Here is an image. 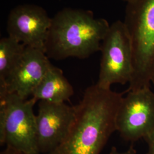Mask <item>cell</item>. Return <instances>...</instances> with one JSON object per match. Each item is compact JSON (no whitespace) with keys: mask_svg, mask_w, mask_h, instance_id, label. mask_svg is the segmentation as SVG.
I'll use <instances>...</instances> for the list:
<instances>
[{"mask_svg":"<svg viewBox=\"0 0 154 154\" xmlns=\"http://www.w3.org/2000/svg\"><path fill=\"white\" fill-rule=\"evenodd\" d=\"M100 51V70L96 85L110 89L114 84L129 83L134 72L132 46L124 22L118 20L110 25Z\"/></svg>","mask_w":154,"mask_h":154,"instance_id":"5","label":"cell"},{"mask_svg":"<svg viewBox=\"0 0 154 154\" xmlns=\"http://www.w3.org/2000/svg\"><path fill=\"white\" fill-rule=\"evenodd\" d=\"M122 1H125V2H128L130 1L131 0H122Z\"/></svg>","mask_w":154,"mask_h":154,"instance_id":"16","label":"cell"},{"mask_svg":"<svg viewBox=\"0 0 154 154\" xmlns=\"http://www.w3.org/2000/svg\"><path fill=\"white\" fill-rule=\"evenodd\" d=\"M108 154H137V152L132 147H130L128 149L124 152H119L116 147H113L111 149L110 152Z\"/></svg>","mask_w":154,"mask_h":154,"instance_id":"13","label":"cell"},{"mask_svg":"<svg viewBox=\"0 0 154 154\" xmlns=\"http://www.w3.org/2000/svg\"><path fill=\"white\" fill-rule=\"evenodd\" d=\"M37 101L22 99L0 86V144L26 154H40L37 143L36 114L33 108Z\"/></svg>","mask_w":154,"mask_h":154,"instance_id":"4","label":"cell"},{"mask_svg":"<svg viewBox=\"0 0 154 154\" xmlns=\"http://www.w3.org/2000/svg\"><path fill=\"white\" fill-rule=\"evenodd\" d=\"M75 116V106H69L65 103L39 101L36 127L39 154L49 153L63 142Z\"/></svg>","mask_w":154,"mask_h":154,"instance_id":"7","label":"cell"},{"mask_svg":"<svg viewBox=\"0 0 154 154\" xmlns=\"http://www.w3.org/2000/svg\"><path fill=\"white\" fill-rule=\"evenodd\" d=\"M26 46L7 36L0 39V84H4L21 60Z\"/></svg>","mask_w":154,"mask_h":154,"instance_id":"11","label":"cell"},{"mask_svg":"<svg viewBox=\"0 0 154 154\" xmlns=\"http://www.w3.org/2000/svg\"><path fill=\"white\" fill-rule=\"evenodd\" d=\"M127 92L118 111L116 131L124 140L134 142L154 130V93L150 87Z\"/></svg>","mask_w":154,"mask_h":154,"instance_id":"6","label":"cell"},{"mask_svg":"<svg viewBox=\"0 0 154 154\" xmlns=\"http://www.w3.org/2000/svg\"><path fill=\"white\" fill-rule=\"evenodd\" d=\"M42 50L26 46L21 60L4 84L8 93L28 99L52 66Z\"/></svg>","mask_w":154,"mask_h":154,"instance_id":"9","label":"cell"},{"mask_svg":"<svg viewBox=\"0 0 154 154\" xmlns=\"http://www.w3.org/2000/svg\"><path fill=\"white\" fill-rule=\"evenodd\" d=\"M132 46V78L127 91L150 87L154 75V0L127 2L123 21Z\"/></svg>","mask_w":154,"mask_h":154,"instance_id":"3","label":"cell"},{"mask_svg":"<svg viewBox=\"0 0 154 154\" xmlns=\"http://www.w3.org/2000/svg\"><path fill=\"white\" fill-rule=\"evenodd\" d=\"M74 94L70 83L61 69L52 65L43 79L34 90L32 97L37 102L65 103Z\"/></svg>","mask_w":154,"mask_h":154,"instance_id":"10","label":"cell"},{"mask_svg":"<svg viewBox=\"0 0 154 154\" xmlns=\"http://www.w3.org/2000/svg\"><path fill=\"white\" fill-rule=\"evenodd\" d=\"M110 25L88 10L66 8L52 18L45 53L49 59H86L100 51Z\"/></svg>","mask_w":154,"mask_h":154,"instance_id":"2","label":"cell"},{"mask_svg":"<svg viewBox=\"0 0 154 154\" xmlns=\"http://www.w3.org/2000/svg\"><path fill=\"white\" fill-rule=\"evenodd\" d=\"M123 94L99 88L85 90L76 107V116L63 142L46 154H100L116 131L118 111Z\"/></svg>","mask_w":154,"mask_h":154,"instance_id":"1","label":"cell"},{"mask_svg":"<svg viewBox=\"0 0 154 154\" xmlns=\"http://www.w3.org/2000/svg\"><path fill=\"white\" fill-rule=\"evenodd\" d=\"M151 83H152L154 85V76L152 78V79H151Z\"/></svg>","mask_w":154,"mask_h":154,"instance_id":"15","label":"cell"},{"mask_svg":"<svg viewBox=\"0 0 154 154\" xmlns=\"http://www.w3.org/2000/svg\"><path fill=\"white\" fill-rule=\"evenodd\" d=\"M0 154H26L22 151L16 149H13L11 147L6 146L5 149L1 152Z\"/></svg>","mask_w":154,"mask_h":154,"instance_id":"14","label":"cell"},{"mask_svg":"<svg viewBox=\"0 0 154 154\" xmlns=\"http://www.w3.org/2000/svg\"><path fill=\"white\" fill-rule=\"evenodd\" d=\"M144 139H145L148 146L147 154H154V130Z\"/></svg>","mask_w":154,"mask_h":154,"instance_id":"12","label":"cell"},{"mask_svg":"<svg viewBox=\"0 0 154 154\" xmlns=\"http://www.w3.org/2000/svg\"><path fill=\"white\" fill-rule=\"evenodd\" d=\"M51 20L47 11L39 6L20 5L10 11L6 30L8 36L26 46L45 51Z\"/></svg>","mask_w":154,"mask_h":154,"instance_id":"8","label":"cell"}]
</instances>
